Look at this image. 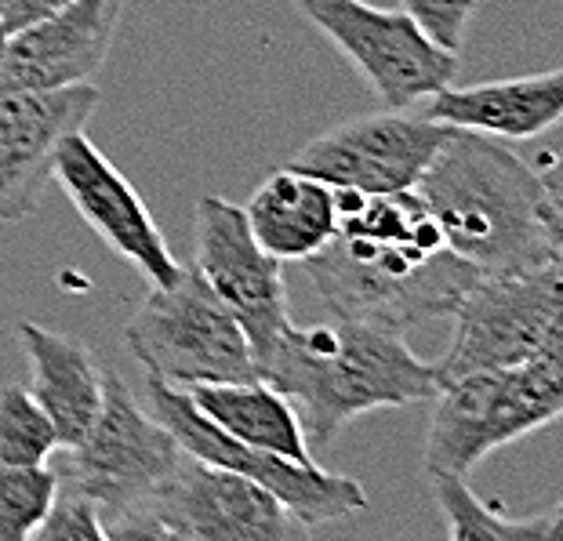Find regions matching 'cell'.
<instances>
[{
    "label": "cell",
    "instance_id": "cell-1",
    "mask_svg": "<svg viewBox=\"0 0 563 541\" xmlns=\"http://www.w3.org/2000/svg\"><path fill=\"white\" fill-rule=\"evenodd\" d=\"M339 194V230L302 266L320 298L342 320L386 331L451 317L476 276L443 244L433 214L415 189L400 194Z\"/></svg>",
    "mask_w": 563,
    "mask_h": 541
},
{
    "label": "cell",
    "instance_id": "cell-2",
    "mask_svg": "<svg viewBox=\"0 0 563 541\" xmlns=\"http://www.w3.org/2000/svg\"><path fill=\"white\" fill-rule=\"evenodd\" d=\"M415 194L454 255L476 273H527L560 262V156L531 167L498 139L448 128Z\"/></svg>",
    "mask_w": 563,
    "mask_h": 541
},
{
    "label": "cell",
    "instance_id": "cell-3",
    "mask_svg": "<svg viewBox=\"0 0 563 541\" xmlns=\"http://www.w3.org/2000/svg\"><path fill=\"white\" fill-rule=\"evenodd\" d=\"M258 378L295 404L309 448H328L367 411L433 400L440 389L433 364L418 360L404 334L342 317L317 328L287 323Z\"/></svg>",
    "mask_w": 563,
    "mask_h": 541
},
{
    "label": "cell",
    "instance_id": "cell-4",
    "mask_svg": "<svg viewBox=\"0 0 563 541\" xmlns=\"http://www.w3.org/2000/svg\"><path fill=\"white\" fill-rule=\"evenodd\" d=\"M433 400L422 454L426 476H470L490 451L560 418L563 334L523 364L443 382Z\"/></svg>",
    "mask_w": 563,
    "mask_h": 541
},
{
    "label": "cell",
    "instance_id": "cell-5",
    "mask_svg": "<svg viewBox=\"0 0 563 541\" xmlns=\"http://www.w3.org/2000/svg\"><path fill=\"white\" fill-rule=\"evenodd\" d=\"M106 534L110 541H295L313 531L255 479L183 451L161 487Z\"/></svg>",
    "mask_w": 563,
    "mask_h": 541
},
{
    "label": "cell",
    "instance_id": "cell-6",
    "mask_svg": "<svg viewBox=\"0 0 563 541\" xmlns=\"http://www.w3.org/2000/svg\"><path fill=\"white\" fill-rule=\"evenodd\" d=\"M124 345L146 375L178 389L258 378L244 328L219 302L197 266H183L175 284L150 287L131 312Z\"/></svg>",
    "mask_w": 563,
    "mask_h": 541
},
{
    "label": "cell",
    "instance_id": "cell-7",
    "mask_svg": "<svg viewBox=\"0 0 563 541\" xmlns=\"http://www.w3.org/2000/svg\"><path fill=\"white\" fill-rule=\"evenodd\" d=\"M146 411L172 432L186 454L255 479L309 531L334 520H350L353 512H364L371 505L361 479L328 473L317 462H291L273 451L247 448V443L214 426L211 418H203L186 389L164 378L146 375Z\"/></svg>",
    "mask_w": 563,
    "mask_h": 541
},
{
    "label": "cell",
    "instance_id": "cell-8",
    "mask_svg": "<svg viewBox=\"0 0 563 541\" xmlns=\"http://www.w3.org/2000/svg\"><path fill=\"white\" fill-rule=\"evenodd\" d=\"M55 459L58 479L84 490L110 531V523L139 509L161 487V479L183 459V448L146 411V404L106 371L99 418L84 432L80 443L58 448Z\"/></svg>",
    "mask_w": 563,
    "mask_h": 541
},
{
    "label": "cell",
    "instance_id": "cell-9",
    "mask_svg": "<svg viewBox=\"0 0 563 541\" xmlns=\"http://www.w3.org/2000/svg\"><path fill=\"white\" fill-rule=\"evenodd\" d=\"M454 334L433 371L437 382L531 360L563 334V269L481 273L454 306Z\"/></svg>",
    "mask_w": 563,
    "mask_h": 541
},
{
    "label": "cell",
    "instance_id": "cell-10",
    "mask_svg": "<svg viewBox=\"0 0 563 541\" xmlns=\"http://www.w3.org/2000/svg\"><path fill=\"white\" fill-rule=\"evenodd\" d=\"M295 4L350 58L386 110H415L459 74V55L429 41L400 8H375L367 0H295Z\"/></svg>",
    "mask_w": 563,
    "mask_h": 541
},
{
    "label": "cell",
    "instance_id": "cell-11",
    "mask_svg": "<svg viewBox=\"0 0 563 541\" xmlns=\"http://www.w3.org/2000/svg\"><path fill=\"white\" fill-rule=\"evenodd\" d=\"M194 233H197V258L194 266L219 295V302L236 317L247 334L255 367L269 356L277 334L291 323L287 306L284 262L247 230L244 208L219 194H203L194 208Z\"/></svg>",
    "mask_w": 563,
    "mask_h": 541
},
{
    "label": "cell",
    "instance_id": "cell-12",
    "mask_svg": "<svg viewBox=\"0 0 563 541\" xmlns=\"http://www.w3.org/2000/svg\"><path fill=\"white\" fill-rule=\"evenodd\" d=\"M443 139L448 124L411 110H382L328 128L298 150L291 167L320 178L331 189L367 197L400 194L418 186Z\"/></svg>",
    "mask_w": 563,
    "mask_h": 541
},
{
    "label": "cell",
    "instance_id": "cell-13",
    "mask_svg": "<svg viewBox=\"0 0 563 541\" xmlns=\"http://www.w3.org/2000/svg\"><path fill=\"white\" fill-rule=\"evenodd\" d=\"M52 183H58L66 200L106 247L142 269L150 287H167L183 276V262L172 255L146 200L84 131H74L58 146Z\"/></svg>",
    "mask_w": 563,
    "mask_h": 541
},
{
    "label": "cell",
    "instance_id": "cell-14",
    "mask_svg": "<svg viewBox=\"0 0 563 541\" xmlns=\"http://www.w3.org/2000/svg\"><path fill=\"white\" fill-rule=\"evenodd\" d=\"M95 110V84L0 95V222L19 225L37 214L44 189L52 186L58 146L88 128Z\"/></svg>",
    "mask_w": 563,
    "mask_h": 541
},
{
    "label": "cell",
    "instance_id": "cell-15",
    "mask_svg": "<svg viewBox=\"0 0 563 541\" xmlns=\"http://www.w3.org/2000/svg\"><path fill=\"white\" fill-rule=\"evenodd\" d=\"M124 4L128 0H69L30 26L11 30L0 95L95 84L121 30Z\"/></svg>",
    "mask_w": 563,
    "mask_h": 541
},
{
    "label": "cell",
    "instance_id": "cell-16",
    "mask_svg": "<svg viewBox=\"0 0 563 541\" xmlns=\"http://www.w3.org/2000/svg\"><path fill=\"white\" fill-rule=\"evenodd\" d=\"M422 117L448 128L484 131L490 139H538L563 117V69L527 74L509 80L440 88L426 99Z\"/></svg>",
    "mask_w": 563,
    "mask_h": 541
},
{
    "label": "cell",
    "instance_id": "cell-17",
    "mask_svg": "<svg viewBox=\"0 0 563 541\" xmlns=\"http://www.w3.org/2000/svg\"><path fill=\"white\" fill-rule=\"evenodd\" d=\"M19 345L30 360V393L52 418L58 448H74L99 418L106 371L74 334L19 323Z\"/></svg>",
    "mask_w": 563,
    "mask_h": 541
},
{
    "label": "cell",
    "instance_id": "cell-18",
    "mask_svg": "<svg viewBox=\"0 0 563 541\" xmlns=\"http://www.w3.org/2000/svg\"><path fill=\"white\" fill-rule=\"evenodd\" d=\"M247 230L280 262H306L339 230V194L320 178L284 167L262 178L244 208Z\"/></svg>",
    "mask_w": 563,
    "mask_h": 541
},
{
    "label": "cell",
    "instance_id": "cell-19",
    "mask_svg": "<svg viewBox=\"0 0 563 541\" xmlns=\"http://www.w3.org/2000/svg\"><path fill=\"white\" fill-rule=\"evenodd\" d=\"M186 393L203 418H211L214 426L247 448L273 451L291 462H317L309 454L295 404L280 389H273L266 378L203 382V386H189Z\"/></svg>",
    "mask_w": 563,
    "mask_h": 541
},
{
    "label": "cell",
    "instance_id": "cell-20",
    "mask_svg": "<svg viewBox=\"0 0 563 541\" xmlns=\"http://www.w3.org/2000/svg\"><path fill=\"white\" fill-rule=\"evenodd\" d=\"M433 495L448 523L451 541H556L563 512L549 509L542 516H501L495 505L481 501L465 484V476H429Z\"/></svg>",
    "mask_w": 563,
    "mask_h": 541
},
{
    "label": "cell",
    "instance_id": "cell-21",
    "mask_svg": "<svg viewBox=\"0 0 563 541\" xmlns=\"http://www.w3.org/2000/svg\"><path fill=\"white\" fill-rule=\"evenodd\" d=\"M55 451V426L33 393L15 382L0 386V465H41L52 462Z\"/></svg>",
    "mask_w": 563,
    "mask_h": 541
},
{
    "label": "cell",
    "instance_id": "cell-22",
    "mask_svg": "<svg viewBox=\"0 0 563 541\" xmlns=\"http://www.w3.org/2000/svg\"><path fill=\"white\" fill-rule=\"evenodd\" d=\"M58 495L52 462L0 465V541H30Z\"/></svg>",
    "mask_w": 563,
    "mask_h": 541
},
{
    "label": "cell",
    "instance_id": "cell-23",
    "mask_svg": "<svg viewBox=\"0 0 563 541\" xmlns=\"http://www.w3.org/2000/svg\"><path fill=\"white\" fill-rule=\"evenodd\" d=\"M33 538L37 541H110L95 501L84 495V490L63 484V479H58V495L41 520V527L33 531Z\"/></svg>",
    "mask_w": 563,
    "mask_h": 541
},
{
    "label": "cell",
    "instance_id": "cell-24",
    "mask_svg": "<svg viewBox=\"0 0 563 541\" xmlns=\"http://www.w3.org/2000/svg\"><path fill=\"white\" fill-rule=\"evenodd\" d=\"M476 4L481 0H400V11L411 15L415 26L433 44H440L443 52L459 55L465 33L476 19Z\"/></svg>",
    "mask_w": 563,
    "mask_h": 541
},
{
    "label": "cell",
    "instance_id": "cell-25",
    "mask_svg": "<svg viewBox=\"0 0 563 541\" xmlns=\"http://www.w3.org/2000/svg\"><path fill=\"white\" fill-rule=\"evenodd\" d=\"M63 4H69V0H0V22H4V30L11 33V30L44 19L47 11H55Z\"/></svg>",
    "mask_w": 563,
    "mask_h": 541
},
{
    "label": "cell",
    "instance_id": "cell-26",
    "mask_svg": "<svg viewBox=\"0 0 563 541\" xmlns=\"http://www.w3.org/2000/svg\"><path fill=\"white\" fill-rule=\"evenodd\" d=\"M4 47H8V30H4V22H0V69H4Z\"/></svg>",
    "mask_w": 563,
    "mask_h": 541
}]
</instances>
